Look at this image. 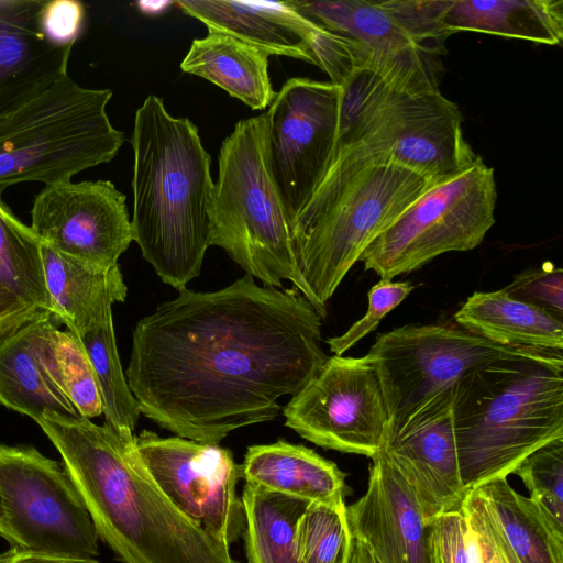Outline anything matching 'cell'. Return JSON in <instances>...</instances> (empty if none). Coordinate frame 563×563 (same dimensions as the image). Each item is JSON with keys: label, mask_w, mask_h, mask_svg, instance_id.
I'll use <instances>...</instances> for the list:
<instances>
[{"label": "cell", "mask_w": 563, "mask_h": 563, "mask_svg": "<svg viewBox=\"0 0 563 563\" xmlns=\"http://www.w3.org/2000/svg\"><path fill=\"white\" fill-rule=\"evenodd\" d=\"M321 318L295 287L249 274L218 291L187 288L141 319L128 384L141 413L185 439L219 444L274 420L328 360Z\"/></svg>", "instance_id": "obj_1"}, {"label": "cell", "mask_w": 563, "mask_h": 563, "mask_svg": "<svg viewBox=\"0 0 563 563\" xmlns=\"http://www.w3.org/2000/svg\"><path fill=\"white\" fill-rule=\"evenodd\" d=\"M35 422L59 452L99 538L123 563H239L157 486L133 432L53 411Z\"/></svg>", "instance_id": "obj_2"}, {"label": "cell", "mask_w": 563, "mask_h": 563, "mask_svg": "<svg viewBox=\"0 0 563 563\" xmlns=\"http://www.w3.org/2000/svg\"><path fill=\"white\" fill-rule=\"evenodd\" d=\"M133 241L158 277L178 291L198 277L210 246L214 183L197 126L175 118L156 96L136 110Z\"/></svg>", "instance_id": "obj_3"}, {"label": "cell", "mask_w": 563, "mask_h": 563, "mask_svg": "<svg viewBox=\"0 0 563 563\" xmlns=\"http://www.w3.org/2000/svg\"><path fill=\"white\" fill-rule=\"evenodd\" d=\"M432 185L386 154L355 143L335 147L324 177L290 224L308 301L321 319L366 247Z\"/></svg>", "instance_id": "obj_4"}, {"label": "cell", "mask_w": 563, "mask_h": 563, "mask_svg": "<svg viewBox=\"0 0 563 563\" xmlns=\"http://www.w3.org/2000/svg\"><path fill=\"white\" fill-rule=\"evenodd\" d=\"M453 419L465 494L507 478L533 451L563 438V353L470 372L453 387Z\"/></svg>", "instance_id": "obj_5"}, {"label": "cell", "mask_w": 563, "mask_h": 563, "mask_svg": "<svg viewBox=\"0 0 563 563\" xmlns=\"http://www.w3.org/2000/svg\"><path fill=\"white\" fill-rule=\"evenodd\" d=\"M266 113L239 121L223 141L210 208V246L223 249L265 286L289 280L308 300L290 220L266 153Z\"/></svg>", "instance_id": "obj_6"}, {"label": "cell", "mask_w": 563, "mask_h": 563, "mask_svg": "<svg viewBox=\"0 0 563 563\" xmlns=\"http://www.w3.org/2000/svg\"><path fill=\"white\" fill-rule=\"evenodd\" d=\"M110 89L86 88L69 75L0 115V192L24 181H68L110 162L124 135L107 113Z\"/></svg>", "instance_id": "obj_7"}, {"label": "cell", "mask_w": 563, "mask_h": 563, "mask_svg": "<svg viewBox=\"0 0 563 563\" xmlns=\"http://www.w3.org/2000/svg\"><path fill=\"white\" fill-rule=\"evenodd\" d=\"M336 146L360 144L438 184L473 165L477 155L462 131L456 103L440 89L408 92L368 69L342 85Z\"/></svg>", "instance_id": "obj_8"}, {"label": "cell", "mask_w": 563, "mask_h": 563, "mask_svg": "<svg viewBox=\"0 0 563 563\" xmlns=\"http://www.w3.org/2000/svg\"><path fill=\"white\" fill-rule=\"evenodd\" d=\"M316 25L361 48L365 67L390 86L438 90L450 36L440 25L443 0L285 1Z\"/></svg>", "instance_id": "obj_9"}, {"label": "cell", "mask_w": 563, "mask_h": 563, "mask_svg": "<svg viewBox=\"0 0 563 563\" xmlns=\"http://www.w3.org/2000/svg\"><path fill=\"white\" fill-rule=\"evenodd\" d=\"M558 353L563 352L497 344L459 325L407 324L378 335L365 356L376 372L386 405L387 438L481 366Z\"/></svg>", "instance_id": "obj_10"}, {"label": "cell", "mask_w": 563, "mask_h": 563, "mask_svg": "<svg viewBox=\"0 0 563 563\" xmlns=\"http://www.w3.org/2000/svg\"><path fill=\"white\" fill-rule=\"evenodd\" d=\"M494 169L479 156L460 174L432 185L363 252L380 280L420 268L448 252L478 246L495 223Z\"/></svg>", "instance_id": "obj_11"}, {"label": "cell", "mask_w": 563, "mask_h": 563, "mask_svg": "<svg viewBox=\"0 0 563 563\" xmlns=\"http://www.w3.org/2000/svg\"><path fill=\"white\" fill-rule=\"evenodd\" d=\"M0 534L13 548L96 559L98 533L64 466L27 445L0 444Z\"/></svg>", "instance_id": "obj_12"}, {"label": "cell", "mask_w": 563, "mask_h": 563, "mask_svg": "<svg viewBox=\"0 0 563 563\" xmlns=\"http://www.w3.org/2000/svg\"><path fill=\"white\" fill-rule=\"evenodd\" d=\"M342 88L290 78L266 113V153L291 222L306 207L332 161L340 131Z\"/></svg>", "instance_id": "obj_13"}, {"label": "cell", "mask_w": 563, "mask_h": 563, "mask_svg": "<svg viewBox=\"0 0 563 563\" xmlns=\"http://www.w3.org/2000/svg\"><path fill=\"white\" fill-rule=\"evenodd\" d=\"M283 413L285 424L303 439L371 459L383 448L388 428L379 380L366 356L328 357Z\"/></svg>", "instance_id": "obj_14"}, {"label": "cell", "mask_w": 563, "mask_h": 563, "mask_svg": "<svg viewBox=\"0 0 563 563\" xmlns=\"http://www.w3.org/2000/svg\"><path fill=\"white\" fill-rule=\"evenodd\" d=\"M135 445L145 468L186 517L230 547L244 531L241 464L218 444L143 430Z\"/></svg>", "instance_id": "obj_15"}, {"label": "cell", "mask_w": 563, "mask_h": 563, "mask_svg": "<svg viewBox=\"0 0 563 563\" xmlns=\"http://www.w3.org/2000/svg\"><path fill=\"white\" fill-rule=\"evenodd\" d=\"M30 227L46 245L99 271L117 266L133 241L125 196L109 180L44 186Z\"/></svg>", "instance_id": "obj_16"}, {"label": "cell", "mask_w": 563, "mask_h": 563, "mask_svg": "<svg viewBox=\"0 0 563 563\" xmlns=\"http://www.w3.org/2000/svg\"><path fill=\"white\" fill-rule=\"evenodd\" d=\"M383 449L413 492L427 525L460 509L466 496L460 475L453 388L434 398Z\"/></svg>", "instance_id": "obj_17"}, {"label": "cell", "mask_w": 563, "mask_h": 563, "mask_svg": "<svg viewBox=\"0 0 563 563\" xmlns=\"http://www.w3.org/2000/svg\"><path fill=\"white\" fill-rule=\"evenodd\" d=\"M372 461L365 494L345 507L351 537L379 563H428V525L413 492L383 448Z\"/></svg>", "instance_id": "obj_18"}, {"label": "cell", "mask_w": 563, "mask_h": 563, "mask_svg": "<svg viewBox=\"0 0 563 563\" xmlns=\"http://www.w3.org/2000/svg\"><path fill=\"white\" fill-rule=\"evenodd\" d=\"M44 0H0V115L68 75L73 47L52 44L40 27Z\"/></svg>", "instance_id": "obj_19"}, {"label": "cell", "mask_w": 563, "mask_h": 563, "mask_svg": "<svg viewBox=\"0 0 563 563\" xmlns=\"http://www.w3.org/2000/svg\"><path fill=\"white\" fill-rule=\"evenodd\" d=\"M57 325L45 317L0 344V405L34 421L47 411L79 416L56 375L52 345Z\"/></svg>", "instance_id": "obj_20"}, {"label": "cell", "mask_w": 563, "mask_h": 563, "mask_svg": "<svg viewBox=\"0 0 563 563\" xmlns=\"http://www.w3.org/2000/svg\"><path fill=\"white\" fill-rule=\"evenodd\" d=\"M175 4L208 31L234 36L265 52L313 64L311 41L318 25L283 2L179 0Z\"/></svg>", "instance_id": "obj_21"}, {"label": "cell", "mask_w": 563, "mask_h": 563, "mask_svg": "<svg viewBox=\"0 0 563 563\" xmlns=\"http://www.w3.org/2000/svg\"><path fill=\"white\" fill-rule=\"evenodd\" d=\"M54 318L77 338L112 318V305L128 295L119 265L99 271L60 254L41 241Z\"/></svg>", "instance_id": "obj_22"}, {"label": "cell", "mask_w": 563, "mask_h": 563, "mask_svg": "<svg viewBox=\"0 0 563 563\" xmlns=\"http://www.w3.org/2000/svg\"><path fill=\"white\" fill-rule=\"evenodd\" d=\"M245 484L308 503L346 496L345 474L316 451L284 440L249 446L241 464Z\"/></svg>", "instance_id": "obj_23"}, {"label": "cell", "mask_w": 563, "mask_h": 563, "mask_svg": "<svg viewBox=\"0 0 563 563\" xmlns=\"http://www.w3.org/2000/svg\"><path fill=\"white\" fill-rule=\"evenodd\" d=\"M440 25L461 31L558 45L563 38L562 0H443Z\"/></svg>", "instance_id": "obj_24"}, {"label": "cell", "mask_w": 563, "mask_h": 563, "mask_svg": "<svg viewBox=\"0 0 563 563\" xmlns=\"http://www.w3.org/2000/svg\"><path fill=\"white\" fill-rule=\"evenodd\" d=\"M180 68L211 81L253 110L271 106L277 93L268 74V55L225 33L208 31L206 37L194 40Z\"/></svg>", "instance_id": "obj_25"}, {"label": "cell", "mask_w": 563, "mask_h": 563, "mask_svg": "<svg viewBox=\"0 0 563 563\" xmlns=\"http://www.w3.org/2000/svg\"><path fill=\"white\" fill-rule=\"evenodd\" d=\"M463 328L497 344L563 352V320L507 295L476 291L455 312Z\"/></svg>", "instance_id": "obj_26"}, {"label": "cell", "mask_w": 563, "mask_h": 563, "mask_svg": "<svg viewBox=\"0 0 563 563\" xmlns=\"http://www.w3.org/2000/svg\"><path fill=\"white\" fill-rule=\"evenodd\" d=\"M476 489L520 563H563V528L537 503L517 493L507 478L492 479Z\"/></svg>", "instance_id": "obj_27"}, {"label": "cell", "mask_w": 563, "mask_h": 563, "mask_svg": "<svg viewBox=\"0 0 563 563\" xmlns=\"http://www.w3.org/2000/svg\"><path fill=\"white\" fill-rule=\"evenodd\" d=\"M241 499L247 563H300L297 527L310 503L249 484Z\"/></svg>", "instance_id": "obj_28"}, {"label": "cell", "mask_w": 563, "mask_h": 563, "mask_svg": "<svg viewBox=\"0 0 563 563\" xmlns=\"http://www.w3.org/2000/svg\"><path fill=\"white\" fill-rule=\"evenodd\" d=\"M1 196L0 192V286L23 303L54 318L41 240L30 225L14 216Z\"/></svg>", "instance_id": "obj_29"}, {"label": "cell", "mask_w": 563, "mask_h": 563, "mask_svg": "<svg viewBox=\"0 0 563 563\" xmlns=\"http://www.w3.org/2000/svg\"><path fill=\"white\" fill-rule=\"evenodd\" d=\"M92 365L106 422L133 432L141 415L120 362L113 318L78 338Z\"/></svg>", "instance_id": "obj_30"}, {"label": "cell", "mask_w": 563, "mask_h": 563, "mask_svg": "<svg viewBox=\"0 0 563 563\" xmlns=\"http://www.w3.org/2000/svg\"><path fill=\"white\" fill-rule=\"evenodd\" d=\"M345 498L310 503L297 527L300 563H344L351 542Z\"/></svg>", "instance_id": "obj_31"}, {"label": "cell", "mask_w": 563, "mask_h": 563, "mask_svg": "<svg viewBox=\"0 0 563 563\" xmlns=\"http://www.w3.org/2000/svg\"><path fill=\"white\" fill-rule=\"evenodd\" d=\"M52 347L57 379L78 415L88 419L100 416V393L80 340L68 330L57 329Z\"/></svg>", "instance_id": "obj_32"}, {"label": "cell", "mask_w": 563, "mask_h": 563, "mask_svg": "<svg viewBox=\"0 0 563 563\" xmlns=\"http://www.w3.org/2000/svg\"><path fill=\"white\" fill-rule=\"evenodd\" d=\"M530 493V498L563 528V438L529 454L514 471Z\"/></svg>", "instance_id": "obj_33"}, {"label": "cell", "mask_w": 563, "mask_h": 563, "mask_svg": "<svg viewBox=\"0 0 563 563\" xmlns=\"http://www.w3.org/2000/svg\"><path fill=\"white\" fill-rule=\"evenodd\" d=\"M475 563H520L487 501L474 489L462 504Z\"/></svg>", "instance_id": "obj_34"}, {"label": "cell", "mask_w": 563, "mask_h": 563, "mask_svg": "<svg viewBox=\"0 0 563 563\" xmlns=\"http://www.w3.org/2000/svg\"><path fill=\"white\" fill-rule=\"evenodd\" d=\"M413 288L409 282L379 280L368 291V305L364 317L353 323L345 333L327 340L330 351L338 356L344 354L374 331L382 319L399 306Z\"/></svg>", "instance_id": "obj_35"}, {"label": "cell", "mask_w": 563, "mask_h": 563, "mask_svg": "<svg viewBox=\"0 0 563 563\" xmlns=\"http://www.w3.org/2000/svg\"><path fill=\"white\" fill-rule=\"evenodd\" d=\"M503 290L517 300L563 320V271L552 263L522 271Z\"/></svg>", "instance_id": "obj_36"}, {"label": "cell", "mask_w": 563, "mask_h": 563, "mask_svg": "<svg viewBox=\"0 0 563 563\" xmlns=\"http://www.w3.org/2000/svg\"><path fill=\"white\" fill-rule=\"evenodd\" d=\"M428 563H475L462 507L428 523Z\"/></svg>", "instance_id": "obj_37"}, {"label": "cell", "mask_w": 563, "mask_h": 563, "mask_svg": "<svg viewBox=\"0 0 563 563\" xmlns=\"http://www.w3.org/2000/svg\"><path fill=\"white\" fill-rule=\"evenodd\" d=\"M85 5L77 0L44 1L40 27L44 36L59 47H73L84 29Z\"/></svg>", "instance_id": "obj_38"}, {"label": "cell", "mask_w": 563, "mask_h": 563, "mask_svg": "<svg viewBox=\"0 0 563 563\" xmlns=\"http://www.w3.org/2000/svg\"><path fill=\"white\" fill-rule=\"evenodd\" d=\"M45 317L53 318L38 308L23 303L0 286V344L27 323Z\"/></svg>", "instance_id": "obj_39"}, {"label": "cell", "mask_w": 563, "mask_h": 563, "mask_svg": "<svg viewBox=\"0 0 563 563\" xmlns=\"http://www.w3.org/2000/svg\"><path fill=\"white\" fill-rule=\"evenodd\" d=\"M0 563H99V561L97 559L60 556L11 547L8 551L0 553Z\"/></svg>", "instance_id": "obj_40"}, {"label": "cell", "mask_w": 563, "mask_h": 563, "mask_svg": "<svg viewBox=\"0 0 563 563\" xmlns=\"http://www.w3.org/2000/svg\"><path fill=\"white\" fill-rule=\"evenodd\" d=\"M344 563H379L372 551L358 539L351 538Z\"/></svg>", "instance_id": "obj_41"}, {"label": "cell", "mask_w": 563, "mask_h": 563, "mask_svg": "<svg viewBox=\"0 0 563 563\" xmlns=\"http://www.w3.org/2000/svg\"><path fill=\"white\" fill-rule=\"evenodd\" d=\"M1 521H2V508H1V499H0V527H1Z\"/></svg>", "instance_id": "obj_42"}]
</instances>
